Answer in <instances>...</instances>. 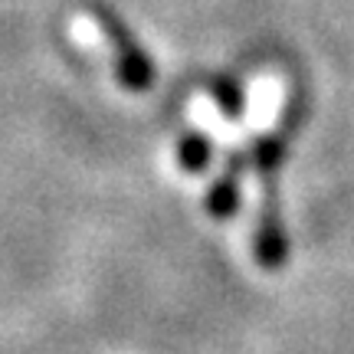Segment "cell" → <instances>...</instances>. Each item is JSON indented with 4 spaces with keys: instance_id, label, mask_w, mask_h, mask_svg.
Wrapping results in <instances>:
<instances>
[{
    "instance_id": "cell-1",
    "label": "cell",
    "mask_w": 354,
    "mask_h": 354,
    "mask_svg": "<svg viewBox=\"0 0 354 354\" xmlns=\"http://www.w3.org/2000/svg\"><path fill=\"white\" fill-rule=\"evenodd\" d=\"M276 167H279V141L266 128L256 135L253 145V171L259 184V216H256V259L263 266H279L286 256V240L279 227V190H276Z\"/></svg>"
},
{
    "instance_id": "cell-2",
    "label": "cell",
    "mask_w": 354,
    "mask_h": 354,
    "mask_svg": "<svg viewBox=\"0 0 354 354\" xmlns=\"http://www.w3.org/2000/svg\"><path fill=\"white\" fill-rule=\"evenodd\" d=\"M79 20L99 37L102 50L109 46L112 63H115V69H118V76H122L125 86H131V88H148L151 86V66H148V59L131 46V39H125V33H122L112 20H102V17H79Z\"/></svg>"
},
{
    "instance_id": "cell-3",
    "label": "cell",
    "mask_w": 354,
    "mask_h": 354,
    "mask_svg": "<svg viewBox=\"0 0 354 354\" xmlns=\"http://www.w3.org/2000/svg\"><path fill=\"white\" fill-rule=\"evenodd\" d=\"M236 184H240V154L230 151L227 165H223L220 177H216L214 187H210V197H207V207L216 216L233 214V207H236Z\"/></svg>"
},
{
    "instance_id": "cell-4",
    "label": "cell",
    "mask_w": 354,
    "mask_h": 354,
    "mask_svg": "<svg viewBox=\"0 0 354 354\" xmlns=\"http://www.w3.org/2000/svg\"><path fill=\"white\" fill-rule=\"evenodd\" d=\"M180 158L187 161V165H203V158H207V145H203L201 138H190L184 148H180Z\"/></svg>"
}]
</instances>
